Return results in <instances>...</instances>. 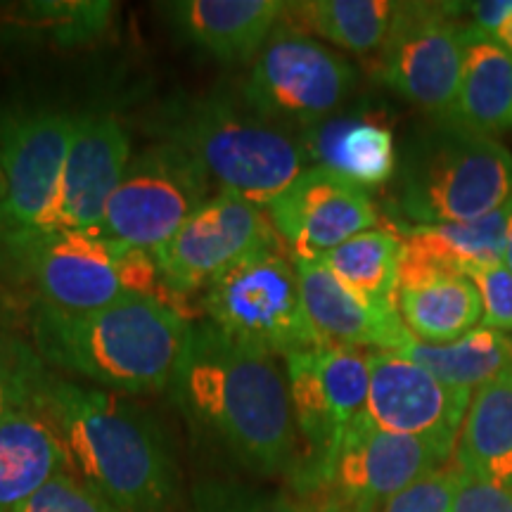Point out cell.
<instances>
[{"label": "cell", "instance_id": "obj_1", "mask_svg": "<svg viewBox=\"0 0 512 512\" xmlns=\"http://www.w3.org/2000/svg\"><path fill=\"white\" fill-rule=\"evenodd\" d=\"M174 394L249 470L294 475L299 434L278 356L228 337L209 320L192 325Z\"/></svg>", "mask_w": 512, "mask_h": 512}, {"label": "cell", "instance_id": "obj_2", "mask_svg": "<svg viewBox=\"0 0 512 512\" xmlns=\"http://www.w3.org/2000/svg\"><path fill=\"white\" fill-rule=\"evenodd\" d=\"M34 403L60 437L74 475L119 512H166L176 489L174 463L157 425L140 408L48 368Z\"/></svg>", "mask_w": 512, "mask_h": 512}, {"label": "cell", "instance_id": "obj_3", "mask_svg": "<svg viewBox=\"0 0 512 512\" xmlns=\"http://www.w3.org/2000/svg\"><path fill=\"white\" fill-rule=\"evenodd\" d=\"M192 335L190 318L155 297H133L91 313L38 304L36 354L46 366L124 394L174 389Z\"/></svg>", "mask_w": 512, "mask_h": 512}, {"label": "cell", "instance_id": "obj_4", "mask_svg": "<svg viewBox=\"0 0 512 512\" xmlns=\"http://www.w3.org/2000/svg\"><path fill=\"white\" fill-rule=\"evenodd\" d=\"M0 271L29 285L38 304L64 313L100 311L133 297H155L176 309L152 254L93 230L27 228L0 235Z\"/></svg>", "mask_w": 512, "mask_h": 512}, {"label": "cell", "instance_id": "obj_5", "mask_svg": "<svg viewBox=\"0 0 512 512\" xmlns=\"http://www.w3.org/2000/svg\"><path fill=\"white\" fill-rule=\"evenodd\" d=\"M162 143L181 147L221 190L268 207L306 169L299 136L228 95L166 105L157 121Z\"/></svg>", "mask_w": 512, "mask_h": 512}, {"label": "cell", "instance_id": "obj_6", "mask_svg": "<svg viewBox=\"0 0 512 512\" xmlns=\"http://www.w3.org/2000/svg\"><path fill=\"white\" fill-rule=\"evenodd\" d=\"M396 181V207L411 226L479 221L512 197V152L456 121L434 119L408 138Z\"/></svg>", "mask_w": 512, "mask_h": 512}, {"label": "cell", "instance_id": "obj_7", "mask_svg": "<svg viewBox=\"0 0 512 512\" xmlns=\"http://www.w3.org/2000/svg\"><path fill=\"white\" fill-rule=\"evenodd\" d=\"M370 351L323 342L285 358L299 460L294 486L302 494L325 489L344 432L366 413Z\"/></svg>", "mask_w": 512, "mask_h": 512}, {"label": "cell", "instance_id": "obj_8", "mask_svg": "<svg viewBox=\"0 0 512 512\" xmlns=\"http://www.w3.org/2000/svg\"><path fill=\"white\" fill-rule=\"evenodd\" d=\"M202 306L209 323L228 337L273 356L323 344L306 316L294 261L283 252H261L230 266L204 287Z\"/></svg>", "mask_w": 512, "mask_h": 512}, {"label": "cell", "instance_id": "obj_9", "mask_svg": "<svg viewBox=\"0 0 512 512\" xmlns=\"http://www.w3.org/2000/svg\"><path fill=\"white\" fill-rule=\"evenodd\" d=\"M354 88L347 57L280 19L254 57L242 100L273 124L306 131L337 114Z\"/></svg>", "mask_w": 512, "mask_h": 512}, {"label": "cell", "instance_id": "obj_10", "mask_svg": "<svg viewBox=\"0 0 512 512\" xmlns=\"http://www.w3.org/2000/svg\"><path fill=\"white\" fill-rule=\"evenodd\" d=\"M211 178L181 147L155 143L131 157L105 204L100 233L155 254L207 204Z\"/></svg>", "mask_w": 512, "mask_h": 512}, {"label": "cell", "instance_id": "obj_11", "mask_svg": "<svg viewBox=\"0 0 512 512\" xmlns=\"http://www.w3.org/2000/svg\"><path fill=\"white\" fill-rule=\"evenodd\" d=\"M283 245L266 207L219 190L152 259L166 294L185 313L183 299L192 292L207 287L247 256L283 252Z\"/></svg>", "mask_w": 512, "mask_h": 512}, {"label": "cell", "instance_id": "obj_12", "mask_svg": "<svg viewBox=\"0 0 512 512\" xmlns=\"http://www.w3.org/2000/svg\"><path fill=\"white\" fill-rule=\"evenodd\" d=\"M458 3H396L380 48L382 81L434 119L451 114L463 72Z\"/></svg>", "mask_w": 512, "mask_h": 512}, {"label": "cell", "instance_id": "obj_13", "mask_svg": "<svg viewBox=\"0 0 512 512\" xmlns=\"http://www.w3.org/2000/svg\"><path fill=\"white\" fill-rule=\"evenodd\" d=\"M74 128L76 112L0 107V235L34 228L46 214Z\"/></svg>", "mask_w": 512, "mask_h": 512}, {"label": "cell", "instance_id": "obj_14", "mask_svg": "<svg viewBox=\"0 0 512 512\" xmlns=\"http://www.w3.org/2000/svg\"><path fill=\"white\" fill-rule=\"evenodd\" d=\"M448 458L430 441L380 430L363 413L344 432L325 489L330 503L356 512H380L403 489L446 467Z\"/></svg>", "mask_w": 512, "mask_h": 512}, {"label": "cell", "instance_id": "obj_15", "mask_svg": "<svg viewBox=\"0 0 512 512\" xmlns=\"http://www.w3.org/2000/svg\"><path fill=\"white\" fill-rule=\"evenodd\" d=\"M366 415L384 432L406 434L456 451L472 392L441 382L411 358L392 351H370Z\"/></svg>", "mask_w": 512, "mask_h": 512}, {"label": "cell", "instance_id": "obj_16", "mask_svg": "<svg viewBox=\"0 0 512 512\" xmlns=\"http://www.w3.org/2000/svg\"><path fill=\"white\" fill-rule=\"evenodd\" d=\"M131 157V138L117 114L107 110L76 112L74 136L55 195L34 228L100 233L105 204Z\"/></svg>", "mask_w": 512, "mask_h": 512}, {"label": "cell", "instance_id": "obj_17", "mask_svg": "<svg viewBox=\"0 0 512 512\" xmlns=\"http://www.w3.org/2000/svg\"><path fill=\"white\" fill-rule=\"evenodd\" d=\"M266 211L294 261H320L380 221L366 188L323 166H306Z\"/></svg>", "mask_w": 512, "mask_h": 512}, {"label": "cell", "instance_id": "obj_18", "mask_svg": "<svg viewBox=\"0 0 512 512\" xmlns=\"http://www.w3.org/2000/svg\"><path fill=\"white\" fill-rule=\"evenodd\" d=\"M306 316L323 342L370 351H399L413 335L396 304H375L349 290L318 261H294Z\"/></svg>", "mask_w": 512, "mask_h": 512}, {"label": "cell", "instance_id": "obj_19", "mask_svg": "<svg viewBox=\"0 0 512 512\" xmlns=\"http://www.w3.org/2000/svg\"><path fill=\"white\" fill-rule=\"evenodd\" d=\"M508 202L479 221L434 226L401 223L396 230L403 242L399 290L432 283L446 275H470L477 268L503 264Z\"/></svg>", "mask_w": 512, "mask_h": 512}, {"label": "cell", "instance_id": "obj_20", "mask_svg": "<svg viewBox=\"0 0 512 512\" xmlns=\"http://www.w3.org/2000/svg\"><path fill=\"white\" fill-rule=\"evenodd\" d=\"M283 12L280 0H176L164 5L176 34L219 62H245L259 55Z\"/></svg>", "mask_w": 512, "mask_h": 512}, {"label": "cell", "instance_id": "obj_21", "mask_svg": "<svg viewBox=\"0 0 512 512\" xmlns=\"http://www.w3.org/2000/svg\"><path fill=\"white\" fill-rule=\"evenodd\" d=\"M299 143L313 166L366 190L389 183L399 169L392 126L363 112L332 114L299 133Z\"/></svg>", "mask_w": 512, "mask_h": 512}, {"label": "cell", "instance_id": "obj_22", "mask_svg": "<svg viewBox=\"0 0 512 512\" xmlns=\"http://www.w3.org/2000/svg\"><path fill=\"white\" fill-rule=\"evenodd\" d=\"M446 119L491 138L512 128V55L475 24L465 27L463 72Z\"/></svg>", "mask_w": 512, "mask_h": 512}, {"label": "cell", "instance_id": "obj_23", "mask_svg": "<svg viewBox=\"0 0 512 512\" xmlns=\"http://www.w3.org/2000/svg\"><path fill=\"white\" fill-rule=\"evenodd\" d=\"M67 467L62 441L36 403L0 422V512H15Z\"/></svg>", "mask_w": 512, "mask_h": 512}, {"label": "cell", "instance_id": "obj_24", "mask_svg": "<svg viewBox=\"0 0 512 512\" xmlns=\"http://www.w3.org/2000/svg\"><path fill=\"white\" fill-rule=\"evenodd\" d=\"M456 467L512 491V366L472 394L456 444Z\"/></svg>", "mask_w": 512, "mask_h": 512}, {"label": "cell", "instance_id": "obj_25", "mask_svg": "<svg viewBox=\"0 0 512 512\" xmlns=\"http://www.w3.org/2000/svg\"><path fill=\"white\" fill-rule=\"evenodd\" d=\"M396 311L418 342L451 344L482 323V294L467 275H446L432 283L396 290Z\"/></svg>", "mask_w": 512, "mask_h": 512}, {"label": "cell", "instance_id": "obj_26", "mask_svg": "<svg viewBox=\"0 0 512 512\" xmlns=\"http://www.w3.org/2000/svg\"><path fill=\"white\" fill-rule=\"evenodd\" d=\"M394 8L396 3L389 0H304L285 3L283 22L351 53L368 55L382 48Z\"/></svg>", "mask_w": 512, "mask_h": 512}, {"label": "cell", "instance_id": "obj_27", "mask_svg": "<svg viewBox=\"0 0 512 512\" xmlns=\"http://www.w3.org/2000/svg\"><path fill=\"white\" fill-rule=\"evenodd\" d=\"M399 354L430 370L437 380L475 394L512 366V339L505 332L477 325L463 339L441 347L411 337Z\"/></svg>", "mask_w": 512, "mask_h": 512}, {"label": "cell", "instance_id": "obj_28", "mask_svg": "<svg viewBox=\"0 0 512 512\" xmlns=\"http://www.w3.org/2000/svg\"><path fill=\"white\" fill-rule=\"evenodd\" d=\"M401 249L396 230L373 228L335 247L318 264L368 302L396 304Z\"/></svg>", "mask_w": 512, "mask_h": 512}, {"label": "cell", "instance_id": "obj_29", "mask_svg": "<svg viewBox=\"0 0 512 512\" xmlns=\"http://www.w3.org/2000/svg\"><path fill=\"white\" fill-rule=\"evenodd\" d=\"M114 3L105 0H72V3H36L29 8V17L38 19V27L62 43V46H83L110 29Z\"/></svg>", "mask_w": 512, "mask_h": 512}, {"label": "cell", "instance_id": "obj_30", "mask_svg": "<svg viewBox=\"0 0 512 512\" xmlns=\"http://www.w3.org/2000/svg\"><path fill=\"white\" fill-rule=\"evenodd\" d=\"M46 363L17 339L0 335V422L17 408L31 406Z\"/></svg>", "mask_w": 512, "mask_h": 512}, {"label": "cell", "instance_id": "obj_31", "mask_svg": "<svg viewBox=\"0 0 512 512\" xmlns=\"http://www.w3.org/2000/svg\"><path fill=\"white\" fill-rule=\"evenodd\" d=\"M15 512H119L100 491L72 470L57 472Z\"/></svg>", "mask_w": 512, "mask_h": 512}, {"label": "cell", "instance_id": "obj_32", "mask_svg": "<svg viewBox=\"0 0 512 512\" xmlns=\"http://www.w3.org/2000/svg\"><path fill=\"white\" fill-rule=\"evenodd\" d=\"M458 467L446 465L403 489L380 512H453L458 489Z\"/></svg>", "mask_w": 512, "mask_h": 512}, {"label": "cell", "instance_id": "obj_33", "mask_svg": "<svg viewBox=\"0 0 512 512\" xmlns=\"http://www.w3.org/2000/svg\"><path fill=\"white\" fill-rule=\"evenodd\" d=\"M467 278L482 294L484 316L482 325L498 332H512V271L505 264L484 266L472 271Z\"/></svg>", "mask_w": 512, "mask_h": 512}, {"label": "cell", "instance_id": "obj_34", "mask_svg": "<svg viewBox=\"0 0 512 512\" xmlns=\"http://www.w3.org/2000/svg\"><path fill=\"white\" fill-rule=\"evenodd\" d=\"M453 512H512V491L458 470Z\"/></svg>", "mask_w": 512, "mask_h": 512}, {"label": "cell", "instance_id": "obj_35", "mask_svg": "<svg viewBox=\"0 0 512 512\" xmlns=\"http://www.w3.org/2000/svg\"><path fill=\"white\" fill-rule=\"evenodd\" d=\"M209 512H316V508L297 503L287 494H238L216 501Z\"/></svg>", "mask_w": 512, "mask_h": 512}, {"label": "cell", "instance_id": "obj_36", "mask_svg": "<svg viewBox=\"0 0 512 512\" xmlns=\"http://www.w3.org/2000/svg\"><path fill=\"white\" fill-rule=\"evenodd\" d=\"M465 8L477 29L494 34L503 24V19L512 12V0H482V3H467Z\"/></svg>", "mask_w": 512, "mask_h": 512}, {"label": "cell", "instance_id": "obj_37", "mask_svg": "<svg viewBox=\"0 0 512 512\" xmlns=\"http://www.w3.org/2000/svg\"><path fill=\"white\" fill-rule=\"evenodd\" d=\"M491 36H494L496 41L501 43V46H503L505 50H508V53L512 55V12H510L508 17L503 19V24H501V27H498V29H496L494 34H491Z\"/></svg>", "mask_w": 512, "mask_h": 512}, {"label": "cell", "instance_id": "obj_38", "mask_svg": "<svg viewBox=\"0 0 512 512\" xmlns=\"http://www.w3.org/2000/svg\"><path fill=\"white\" fill-rule=\"evenodd\" d=\"M510 211H508V223H505V252H503V264L512 271V197H510Z\"/></svg>", "mask_w": 512, "mask_h": 512}, {"label": "cell", "instance_id": "obj_39", "mask_svg": "<svg viewBox=\"0 0 512 512\" xmlns=\"http://www.w3.org/2000/svg\"><path fill=\"white\" fill-rule=\"evenodd\" d=\"M316 512H356V510H351V508H344V505H339V503H325V505H320V508H316Z\"/></svg>", "mask_w": 512, "mask_h": 512}]
</instances>
